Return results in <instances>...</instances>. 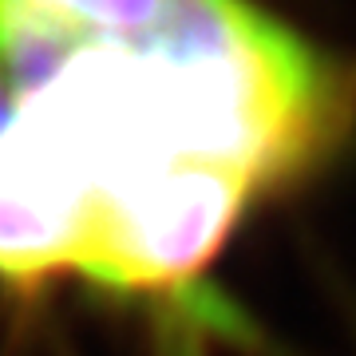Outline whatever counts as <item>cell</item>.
I'll return each mask as SVG.
<instances>
[{
  "label": "cell",
  "instance_id": "cell-1",
  "mask_svg": "<svg viewBox=\"0 0 356 356\" xmlns=\"http://www.w3.org/2000/svg\"><path fill=\"white\" fill-rule=\"evenodd\" d=\"M83 261V214L20 131L0 76V277L32 285Z\"/></svg>",
  "mask_w": 356,
  "mask_h": 356
},
{
  "label": "cell",
  "instance_id": "cell-2",
  "mask_svg": "<svg viewBox=\"0 0 356 356\" xmlns=\"http://www.w3.org/2000/svg\"><path fill=\"white\" fill-rule=\"evenodd\" d=\"M32 4H44L51 13H64L91 28L135 32V28H147L159 16H166L175 0H32Z\"/></svg>",
  "mask_w": 356,
  "mask_h": 356
}]
</instances>
